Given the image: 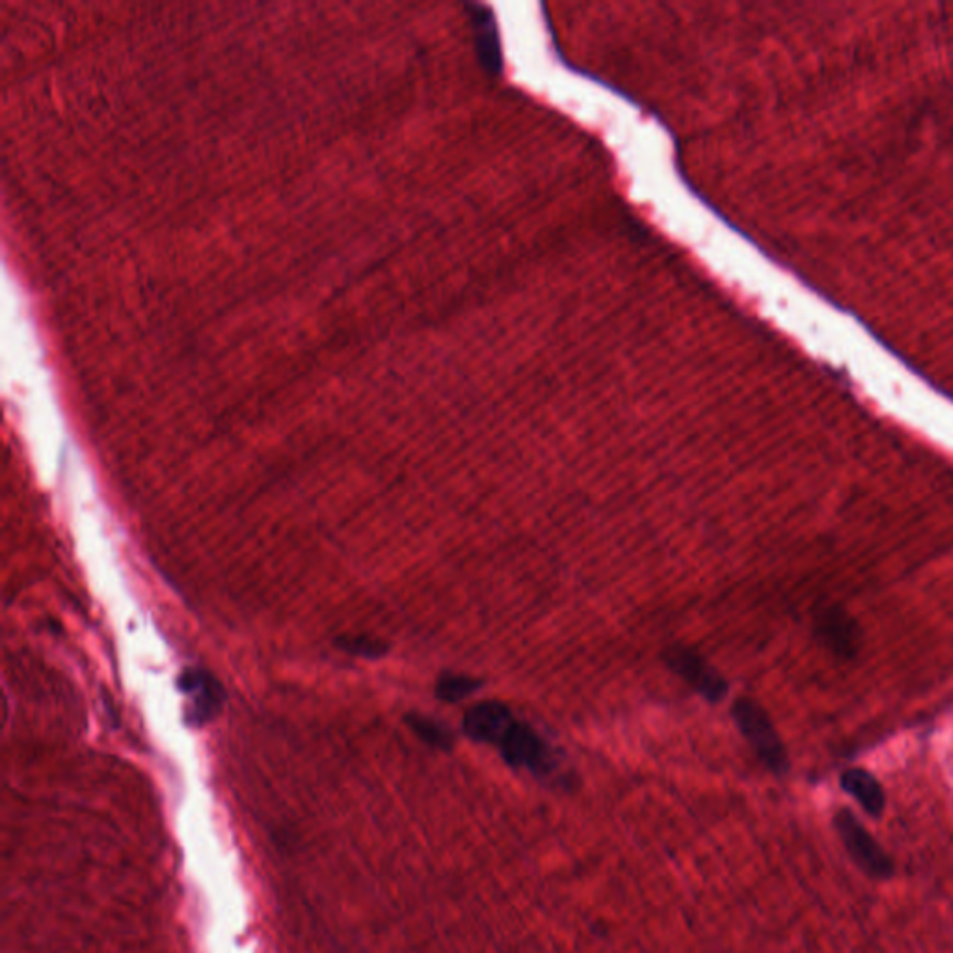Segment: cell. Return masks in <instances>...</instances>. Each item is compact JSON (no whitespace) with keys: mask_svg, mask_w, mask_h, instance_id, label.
I'll return each instance as SVG.
<instances>
[{"mask_svg":"<svg viewBox=\"0 0 953 953\" xmlns=\"http://www.w3.org/2000/svg\"><path fill=\"white\" fill-rule=\"evenodd\" d=\"M513 723V712L505 704L489 700L465 712L464 732L475 742L497 745Z\"/></svg>","mask_w":953,"mask_h":953,"instance_id":"52a82bcc","label":"cell"},{"mask_svg":"<svg viewBox=\"0 0 953 953\" xmlns=\"http://www.w3.org/2000/svg\"><path fill=\"white\" fill-rule=\"evenodd\" d=\"M177 688L182 693L193 697V704L188 706L187 721L190 724L211 723L222 712L226 691L222 683L207 670L187 669L183 670Z\"/></svg>","mask_w":953,"mask_h":953,"instance_id":"5b68a950","label":"cell"},{"mask_svg":"<svg viewBox=\"0 0 953 953\" xmlns=\"http://www.w3.org/2000/svg\"><path fill=\"white\" fill-rule=\"evenodd\" d=\"M732 715L762 764L775 775H786L790 769L788 753L766 710L755 700L740 699L734 702Z\"/></svg>","mask_w":953,"mask_h":953,"instance_id":"6da1fadb","label":"cell"},{"mask_svg":"<svg viewBox=\"0 0 953 953\" xmlns=\"http://www.w3.org/2000/svg\"><path fill=\"white\" fill-rule=\"evenodd\" d=\"M500 748L501 756L513 767H524L532 771L535 777L549 779L559 773V760L556 753L551 751L548 743L533 731L529 724L516 721L508 726L505 736L501 737L495 745Z\"/></svg>","mask_w":953,"mask_h":953,"instance_id":"3957f363","label":"cell"},{"mask_svg":"<svg viewBox=\"0 0 953 953\" xmlns=\"http://www.w3.org/2000/svg\"><path fill=\"white\" fill-rule=\"evenodd\" d=\"M406 724L416 732L417 736L421 737L423 742L429 743L432 747H453V734L435 719L410 713V715H406Z\"/></svg>","mask_w":953,"mask_h":953,"instance_id":"30bf717a","label":"cell"},{"mask_svg":"<svg viewBox=\"0 0 953 953\" xmlns=\"http://www.w3.org/2000/svg\"><path fill=\"white\" fill-rule=\"evenodd\" d=\"M665 665L680 676L697 693L710 702H719L729 693V683L718 670L710 667L699 651L689 646L675 645L664 651Z\"/></svg>","mask_w":953,"mask_h":953,"instance_id":"277c9868","label":"cell"},{"mask_svg":"<svg viewBox=\"0 0 953 953\" xmlns=\"http://www.w3.org/2000/svg\"><path fill=\"white\" fill-rule=\"evenodd\" d=\"M336 646L354 658L379 659L390 651V646L384 640L368 635H344L336 639Z\"/></svg>","mask_w":953,"mask_h":953,"instance_id":"8fae6325","label":"cell"},{"mask_svg":"<svg viewBox=\"0 0 953 953\" xmlns=\"http://www.w3.org/2000/svg\"><path fill=\"white\" fill-rule=\"evenodd\" d=\"M845 853L864 875L875 881H887L896 874L894 858L883 850L881 844L869 834L868 829L858 821L850 809H840L833 818Z\"/></svg>","mask_w":953,"mask_h":953,"instance_id":"7a4b0ae2","label":"cell"},{"mask_svg":"<svg viewBox=\"0 0 953 953\" xmlns=\"http://www.w3.org/2000/svg\"><path fill=\"white\" fill-rule=\"evenodd\" d=\"M840 786L863 807L869 818L881 820L887 809V793L875 775L861 767L847 769L840 777Z\"/></svg>","mask_w":953,"mask_h":953,"instance_id":"ba28073f","label":"cell"},{"mask_svg":"<svg viewBox=\"0 0 953 953\" xmlns=\"http://www.w3.org/2000/svg\"><path fill=\"white\" fill-rule=\"evenodd\" d=\"M483 688V680L464 675H441L436 682V697L443 702H460Z\"/></svg>","mask_w":953,"mask_h":953,"instance_id":"9c48e42d","label":"cell"},{"mask_svg":"<svg viewBox=\"0 0 953 953\" xmlns=\"http://www.w3.org/2000/svg\"><path fill=\"white\" fill-rule=\"evenodd\" d=\"M814 632L821 645L840 658H853L863 645V632L857 621L836 605L815 616Z\"/></svg>","mask_w":953,"mask_h":953,"instance_id":"8992f818","label":"cell"}]
</instances>
